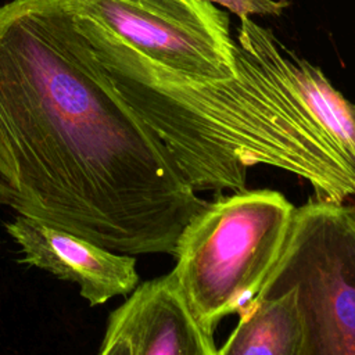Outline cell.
<instances>
[{
  "label": "cell",
  "mask_w": 355,
  "mask_h": 355,
  "mask_svg": "<svg viewBox=\"0 0 355 355\" xmlns=\"http://www.w3.org/2000/svg\"><path fill=\"white\" fill-rule=\"evenodd\" d=\"M205 204L101 22L69 0L0 7V205L115 252L173 255Z\"/></svg>",
  "instance_id": "obj_1"
},
{
  "label": "cell",
  "mask_w": 355,
  "mask_h": 355,
  "mask_svg": "<svg viewBox=\"0 0 355 355\" xmlns=\"http://www.w3.org/2000/svg\"><path fill=\"white\" fill-rule=\"evenodd\" d=\"M234 75L190 80L165 72L123 42L135 97L196 190L245 189L257 165L305 179L316 200L355 196V169L304 104L301 58L250 17L240 18Z\"/></svg>",
  "instance_id": "obj_2"
},
{
  "label": "cell",
  "mask_w": 355,
  "mask_h": 355,
  "mask_svg": "<svg viewBox=\"0 0 355 355\" xmlns=\"http://www.w3.org/2000/svg\"><path fill=\"white\" fill-rule=\"evenodd\" d=\"M295 207L276 190H240L198 211L180 233L173 272L193 315L214 336L276 263Z\"/></svg>",
  "instance_id": "obj_3"
},
{
  "label": "cell",
  "mask_w": 355,
  "mask_h": 355,
  "mask_svg": "<svg viewBox=\"0 0 355 355\" xmlns=\"http://www.w3.org/2000/svg\"><path fill=\"white\" fill-rule=\"evenodd\" d=\"M287 290L295 291L302 318V355H355V207L313 200L294 209L254 298Z\"/></svg>",
  "instance_id": "obj_4"
},
{
  "label": "cell",
  "mask_w": 355,
  "mask_h": 355,
  "mask_svg": "<svg viewBox=\"0 0 355 355\" xmlns=\"http://www.w3.org/2000/svg\"><path fill=\"white\" fill-rule=\"evenodd\" d=\"M165 72L190 80L234 75L236 40L225 11L205 0H69Z\"/></svg>",
  "instance_id": "obj_5"
},
{
  "label": "cell",
  "mask_w": 355,
  "mask_h": 355,
  "mask_svg": "<svg viewBox=\"0 0 355 355\" xmlns=\"http://www.w3.org/2000/svg\"><path fill=\"white\" fill-rule=\"evenodd\" d=\"M173 270L137 284L107 320L101 355H216Z\"/></svg>",
  "instance_id": "obj_6"
},
{
  "label": "cell",
  "mask_w": 355,
  "mask_h": 355,
  "mask_svg": "<svg viewBox=\"0 0 355 355\" xmlns=\"http://www.w3.org/2000/svg\"><path fill=\"white\" fill-rule=\"evenodd\" d=\"M4 227L24 255L21 263L78 284L80 295L92 306L128 295L139 284L135 255L111 251L22 215L6 222Z\"/></svg>",
  "instance_id": "obj_7"
},
{
  "label": "cell",
  "mask_w": 355,
  "mask_h": 355,
  "mask_svg": "<svg viewBox=\"0 0 355 355\" xmlns=\"http://www.w3.org/2000/svg\"><path fill=\"white\" fill-rule=\"evenodd\" d=\"M239 315L218 355H302L304 326L294 290L254 298Z\"/></svg>",
  "instance_id": "obj_8"
},
{
  "label": "cell",
  "mask_w": 355,
  "mask_h": 355,
  "mask_svg": "<svg viewBox=\"0 0 355 355\" xmlns=\"http://www.w3.org/2000/svg\"><path fill=\"white\" fill-rule=\"evenodd\" d=\"M230 10L237 17L280 15L288 6L287 0H205Z\"/></svg>",
  "instance_id": "obj_9"
}]
</instances>
